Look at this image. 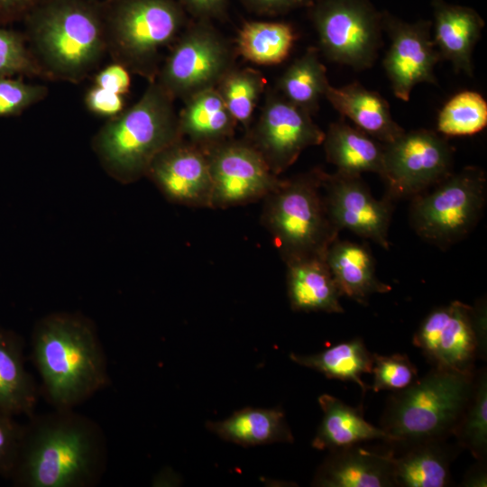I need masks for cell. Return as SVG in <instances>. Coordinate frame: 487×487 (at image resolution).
Returning <instances> with one entry per match:
<instances>
[{"label": "cell", "mask_w": 487, "mask_h": 487, "mask_svg": "<svg viewBox=\"0 0 487 487\" xmlns=\"http://www.w3.org/2000/svg\"><path fill=\"white\" fill-rule=\"evenodd\" d=\"M326 262L342 296L360 304H366L375 293L391 289L376 276L374 259L366 245L337 238L328 247Z\"/></svg>", "instance_id": "cell-23"}, {"label": "cell", "mask_w": 487, "mask_h": 487, "mask_svg": "<svg viewBox=\"0 0 487 487\" xmlns=\"http://www.w3.org/2000/svg\"><path fill=\"white\" fill-rule=\"evenodd\" d=\"M23 435V425L0 410V476L10 479L15 468Z\"/></svg>", "instance_id": "cell-38"}, {"label": "cell", "mask_w": 487, "mask_h": 487, "mask_svg": "<svg viewBox=\"0 0 487 487\" xmlns=\"http://www.w3.org/2000/svg\"><path fill=\"white\" fill-rule=\"evenodd\" d=\"M265 85L266 80L258 70L233 67L222 78L216 89L237 124L249 129Z\"/></svg>", "instance_id": "cell-32"}, {"label": "cell", "mask_w": 487, "mask_h": 487, "mask_svg": "<svg viewBox=\"0 0 487 487\" xmlns=\"http://www.w3.org/2000/svg\"><path fill=\"white\" fill-rule=\"evenodd\" d=\"M293 27L283 22L254 21L240 29L235 50L245 60L262 66L281 63L296 41Z\"/></svg>", "instance_id": "cell-30"}, {"label": "cell", "mask_w": 487, "mask_h": 487, "mask_svg": "<svg viewBox=\"0 0 487 487\" xmlns=\"http://www.w3.org/2000/svg\"><path fill=\"white\" fill-rule=\"evenodd\" d=\"M23 21L48 78L78 83L106 51L105 6L97 0H46Z\"/></svg>", "instance_id": "cell-3"}, {"label": "cell", "mask_w": 487, "mask_h": 487, "mask_svg": "<svg viewBox=\"0 0 487 487\" xmlns=\"http://www.w3.org/2000/svg\"><path fill=\"white\" fill-rule=\"evenodd\" d=\"M373 381L370 389L375 392L400 391L418 379V369L407 354L381 355L373 354Z\"/></svg>", "instance_id": "cell-36"}, {"label": "cell", "mask_w": 487, "mask_h": 487, "mask_svg": "<svg viewBox=\"0 0 487 487\" xmlns=\"http://www.w3.org/2000/svg\"><path fill=\"white\" fill-rule=\"evenodd\" d=\"M292 362L315 370L328 379L352 381L366 392L370 386L363 380L364 373H372L373 354L361 337L339 343L322 352L313 354L291 353Z\"/></svg>", "instance_id": "cell-29"}, {"label": "cell", "mask_w": 487, "mask_h": 487, "mask_svg": "<svg viewBox=\"0 0 487 487\" xmlns=\"http://www.w3.org/2000/svg\"><path fill=\"white\" fill-rule=\"evenodd\" d=\"M23 346L18 335L0 326V410L14 417L32 416L39 395Z\"/></svg>", "instance_id": "cell-27"}, {"label": "cell", "mask_w": 487, "mask_h": 487, "mask_svg": "<svg viewBox=\"0 0 487 487\" xmlns=\"http://www.w3.org/2000/svg\"><path fill=\"white\" fill-rule=\"evenodd\" d=\"M48 88L22 78L0 77V118L17 116L46 97Z\"/></svg>", "instance_id": "cell-37"}, {"label": "cell", "mask_w": 487, "mask_h": 487, "mask_svg": "<svg viewBox=\"0 0 487 487\" xmlns=\"http://www.w3.org/2000/svg\"><path fill=\"white\" fill-rule=\"evenodd\" d=\"M318 169L281 183L263 199L261 221L285 262L305 257H326L339 232L326 210Z\"/></svg>", "instance_id": "cell-6"}, {"label": "cell", "mask_w": 487, "mask_h": 487, "mask_svg": "<svg viewBox=\"0 0 487 487\" xmlns=\"http://www.w3.org/2000/svg\"><path fill=\"white\" fill-rule=\"evenodd\" d=\"M310 17L319 48L331 61L362 70L382 45V18L370 0H315Z\"/></svg>", "instance_id": "cell-9"}, {"label": "cell", "mask_w": 487, "mask_h": 487, "mask_svg": "<svg viewBox=\"0 0 487 487\" xmlns=\"http://www.w3.org/2000/svg\"><path fill=\"white\" fill-rule=\"evenodd\" d=\"M461 448L446 440L420 442L394 450L395 487L453 485L451 464Z\"/></svg>", "instance_id": "cell-21"}, {"label": "cell", "mask_w": 487, "mask_h": 487, "mask_svg": "<svg viewBox=\"0 0 487 487\" xmlns=\"http://www.w3.org/2000/svg\"><path fill=\"white\" fill-rule=\"evenodd\" d=\"M84 102L89 112L108 119L115 117L125 109L124 96L96 85L86 93Z\"/></svg>", "instance_id": "cell-39"}, {"label": "cell", "mask_w": 487, "mask_h": 487, "mask_svg": "<svg viewBox=\"0 0 487 487\" xmlns=\"http://www.w3.org/2000/svg\"><path fill=\"white\" fill-rule=\"evenodd\" d=\"M325 137L311 115L287 100L278 91H270L260 117L247 139L277 176L289 168L301 152L322 144Z\"/></svg>", "instance_id": "cell-14"}, {"label": "cell", "mask_w": 487, "mask_h": 487, "mask_svg": "<svg viewBox=\"0 0 487 487\" xmlns=\"http://www.w3.org/2000/svg\"><path fill=\"white\" fill-rule=\"evenodd\" d=\"M228 0H179V4L198 20H209L222 15Z\"/></svg>", "instance_id": "cell-43"}, {"label": "cell", "mask_w": 487, "mask_h": 487, "mask_svg": "<svg viewBox=\"0 0 487 487\" xmlns=\"http://www.w3.org/2000/svg\"><path fill=\"white\" fill-rule=\"evenodd\" d=\"M32 356L55 409H73L109 381L96 329L76 314L53 313L41 319L32 336Z\"/></svg>", "instance_id": "cell-2"}, {"label": "cell", "mask_w": 487, "mask_h": 487, "mask_svg": "<svg viewBox=\"0 0 487 487\" xmlns=\"http://www.w3.org/2000/svg\"><path fill=\"white\" fill-rule=\"evenodd\" d=\"M206 427L221 439L250 447L273 443H293L294 436L281 408L246 407Z\"/></svg>", "instance_id": "cell-26"}, {"label": "cell", "mask_w": 487, "mask_h": 487, "mask_svg": "<svg viewBox=\"0 0 487 487\" xmlns=\"http://www.w3.org/2000/svg\"><path fill=\"white\" fill-rule=\"evenodd\" d=\"M433 187L412 198L410 223L425 241L446 248L478 223L486 202V175L480 168L465 167Z\"/></svg>", "instance_id": "cell-8"}, {"label": "cell", "mask_w": 487, "mask_h": 487, "mask_svg": "<svg viewBox=\"0 0 487 487\" xmlns=\"http://www.w3.org/2000/svg\"><path fill=\"white\" fill-rule=\"evenodd\" d=\"M173 102L155 79L149 81L136 103L97 131L92 147L109 176L124 184L140 179L159 153L182 138Z\"/></svg>", "instance_id": "cell-4"}, {"label": "cell", "mask_w": 487, "mask_h": 487, "mask_svg": "<svg viewBox=\"0 0 487 487\" xmlns=\"http://www.w3.org/2000/svg\"><path fill=\"white\" fill-rule=\"evenodd\" d=\"M434 368L458 372L475 371L486 356V308L455 300L429 312L413 336Z\"/></svg>", "instance_id": "cell-10"}, {"label": "cell", "mask_w": 487, "mask_h": 487, "mask_svg": "<svg viewBox=\"0 0 487 487\" xmlns=\"http://www.w3.org/2000/svg\"><path fill=\"white\" fill-rule=\"evenodd\" d=\"M205 151L212 181L211 208L263 199L282 181L248 140L231 138Z\"/></svg>", "instance_id": "cell-13"}, {"label": "cell", "mask_w": 487, "mask_h": 487, "mask_svg": "<svg viewBox=\"0 0 487 487\" xmlns=\"http://www.w3.org/2000/svg\"><path fill=\"white\" fill-rule=\"evenodd\" d=\"M328 85L326 68L319 60L318 49L310 47L283 72L278 92L312 115L318 109Z\"/></svg>", "instance_id": "cell-31"}, {"label": "cell", "mask_w": 487, "mask_h": 487, "mask_svg": "<svg viewBox=\"0 0 487 487\" xmlns=\"http://www.w3.org/2000/svg\"><path fill=\"white\" fill-rule=\"evenodd\" d=\"M178 115L180 136L207 150L233 138L237 123L216 87L187 98Z\"/></svg>", "instance_id": "cell-25"}, {"label": "cell", "mask_w": 487, "mask_h": 487, "mask_svg": "<svg viewBox=\"0 0 487 487\" xmlns=\"http://www.w3.org/2000/svg\"><path fill=\"white\" fill-rule=\"evenodd\" d=\"M486 461H478L464 476L461 486L485 487L487 484Z\"/></svg>", "instance_id": "cell-44"}, {"label": "cell", "mask_w": 487, "mask_h": 487, "mask_svg": "<svg viewBox=\"0 0 487 487\" xmlns=\"http://www.w3.org/2000/svg\"><path fill=\"white\" fill-rule=\"evenodd\" d=\"M486 125V100L476 91L464 90L440 109L436 132L445 137L469 136L480 133Z\"/></svg>", "instance_id": "cell-34"}, {"label": "cell", "mask_w": 487, "mask_h": 487, "mask_svg": "<svg viewBox=\"0 0 487 487\" xmlns=\"http://www.w3.org/2000/svg\"><path fill=\"white\" fill-rule=\"evenodd\" d=\"M326 160L336 171L351 175L383 170L384 144L344 121L333 123L323 140Z\"/></svg>", "instance_id": "cell-28"}, {"label": "cell", "mask_w": 487, "mask_h": 487, "mask_svg": "<svg viewBox=\"0 0 487 487\" xmlns=\"http://www.w3.org/2000/svg\"><path fill=\"white\" fill-rule=\"evenodd\" d=\"M324 97L355 127L383 144L393 142L405 132L392 117L387 100L359 82L340 87L329 84Z\"/></svg>", "instance_id": "cell-20"}, {"label": "cell", "mask_w": 487, "mask_h": 487, "mask_svg": "<svg viewBox=\"0 0 487 487\" xmlns=\"http://www.w3.org/2000/svg\"><path fill=\"white\" fill-rule=\"evenodd\" d=\"M47 78L24 33L0 26V77Z\"/></svg>", "instance_id": "cell-35"}, {"label": "cell", "mask_w": 487, "mask_h": 487, "mask_svg": "<svg viewBox=\"0 0 487 487\" xmlns=\"http://www.w3.org/2000/svg\"><path fill=\"white\" fill-rule=\"evenodd\" d=\"M433 41L441 60L450 61L456 72L473 74V51L481 38L484 21L474 9L432 0Z\"/></svg>", "instance_id": "cell-19"}, {"label": "cell", "mask_w": 487, "mask_h": 487, "mask_svg": "<svg viewBox=\"0 0 487 487\" xmlns=\"http://www.w3.org/2000/svg\"><path fill=\"white\" fill-rule=\"evenodd\" d=\"M382 29L391 39L383 67L395 96L409 101L414 87L420 83L436 85V64L441 60L431 34L428 20L402 21L381 12Z\"/></svg>", "instance_id": "cell-15"}, {"label": "cell", "mask_w": 487, "mask_h": 487, "mask_svg": "<svg viewBox=\"0 0 487 487\" xmlns=\"http://www.w3.org/2000/svg\"><path fill=\"white\" fill-rule=\"evenodd\" d=\"M184 25V9L175 0H110L105 6L106 51L149 81L157 77L161 51Z\"/></svg>", "instance_id": "cell-7"}, {"label": "cell", "mask_w": 487, "mask_h": 487, "mask_svg": "<svg viewBox=\"0 0 487 487\" xmlns=\"http://www.w3.org/2000/svg\"><path fill=\"white\" fill-rule=\"evenodd\" d=\"M251 10L263 14H280L310 6L315 0H242Z\"/></svg>", "instance_id": "cell-42"}, {"label": "cell", "mask_w": 487, "mask_h": 487, "mask_svg": "<svg viewBox=\"0 0 487 487\" xmlns=\"http://www.w3.org/2000/svg\"><path fill=\"white\" fill-rule=\"evenodd\" d=\"M456 444L468 450L477 461L487 457V373L476 371L471 398L453 433Z\"/></svg>", "instance_id": "cell-33"}, {"label": "cell", "mask_w": 487, "mask_h": 487, "mask_svg": "<svg viewBox=\"0 0 487 487\" xmlns=\"http://www.w3.org/2000/svg\"><path fill=\"white\" fill-rule=\"evenodd\" d=\"M454 149L446 137L427 129L404 132L384 144L387 197L411 198L428 190L452 173Z\"/></svg>", "instance_id": "cell-12"}, {"label": "cell", "mask_w": 487, "mask_h": 487, "mask_svg": "<svg viewBox=\"0 0 487 487\" xmlns=\"http://www.w3.org/2000/svg\"><path fill=\"white\" fill-rule=\"evenodd\" d=\"M99 427L72 409L31 416L10 478L18 487H91L106 468Z\"/></svg>", "instance_id": "cell-1"}, {"label": "cell", "mask_w": 487, "mask_h": 487, "mask_svg": "<svg viewBox=\"0 0 487 487\" xmlns=\"http://www.w3.org/2000/svg\"><path fill=\"white\" fill-rule=\"evenodd\" d=\"M46 0H0V26L23 21Z\"/></svg>", "instance_id": "cell-41"}, {"label": "cell", "mask_w": 487, "mask_h": 487, "mask_svg": "<svg viewBox=\"0 0 487 487\" xmlns=\"http://www.w3.org/2000/svg\"><path fill=\"white\" fill-rule=\"evenodd\" d=\"M287 292L293 311L343 313L342 294L326 257L299 258L286 262Z\"/></svg>", "instance_id": "cell-22"}, {"label": "cell", "mask_w": 487, "mask_h": 487, "mask_svg": "<svg viewBox=\"0 0 487 487\" xmlns=\"http://www.w3.org/2000/svg\"><path fill=\"white\" fill-rule=\"evenodd\" d=\"M95 85L106 90L125 96L131 86L129 69L118 62L111 63L95 77Z\"/></svg>", "instance_id": "cell-40"}, {"label": "cell", "mask_w": 487, "mask_h": 487, "mask_svg": "<svg viewBox=\"0 0 487 487\" xmlns=\"http://www.w3.org/2000/svg\"><path fill=\"white\" fill-rule=\"evenodd\" d=\"M394 450L353 445L328 451L311 482L317 487H395Z\"/></svg>", "instance_id": "cell-18"}, {"label": "cell", "mask_w": 487, "mask_h": 487, "mask_svg": "<svg viewBox=\"0 0 487 487\" xmlns=\"http://www.w3.org/2000/svg\"><path fill=\"white\" fill-rule=\"evenodd\" d=\"M322 187L328 216L338 232L347 229L389 248L391 198H375L360 175L324 172Z\"/></svg>", "instance_id": "cell-16"}, {"label": "cell", "mask_w": 487, "mask_h": 487, "mask_svg": "<svg viewBox=\"0 0 487 487\" xmlns=\"http://www.w3.org/2000/svg\"><path fill=\"white\" fill-rule=\"evenodd\" d=\"M317 400L323 417L312 440L314 448L330 451L372 440L388 443L387 434L364 418L363 405L352 407L326 393Z\"/></svg>", "instance_id": "cell-24"}, {"label": "cell", "mask_w": 487, "mask_h": 487, "mask_svg": "<svg viewBox=\"0 0 487 487\" xmlns=\"http://www.w3.org/2000/svg\"><path fill=\"white\" fill-rule=\"evenodd\" d=\"M146 176L170 202L211 207L212 181L207 152L183 138L155 157Z\"/></svg>", "instance_id": "cell-17"}, {"label": "cell", "mask_w": 487, "mask_h": 487, "mask_svg": "<svg viewBox=\"0 0 487 487\" xmlns=\"http://www.w3.org/2000/svg\"><path fill=\"white\" fill-rule=\"evenodd\" d=\"M233 50L207 20L181 32L155 80L175 100L216 87L232 69Z\"/></svg>", "instance_id": "cell-11"}, {"label": "cell", "mask_w": 487, "mask_h": 487, "mask_svg": "<svg viewBox=\"0 0 487 487\" xmlns=\"http://www.w3.org/2000/svg\"><path fill=\"white\" fill-rule=\"evenodd\" d=\"M476 370L458 372L434 368L386 401L380 427L394 450L413 444L446 440L471 398Z\"/></svg>", "instance_id": "cell-5"}]
</instances>
